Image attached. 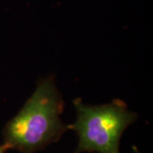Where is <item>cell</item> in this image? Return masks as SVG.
<instances>
[{
  "mask_svg": "<svg viewBox=\"0 0 153 153\" xmlns=\"http://www.w3.org/2000/svg\"><path fill=\"white\" fill-rule=\"evenodd\" d=\"M62 96L53 76L38 82L33 95L3 130L4 144L22 153H36L59 141L68 130L60 118Z\"/></svg>",
  "mask_w": 153,
  "mask_h": 153,
  "instance_id": "6da1fadb",
  "label": "cell"
},
{
  "mask_svg": "<svg viewBox=\"0 0 153 153\" xmlns=\"http://www.w3.org/2000/svg\"><path fill=\"white\" fill-rule=\"evenodd\" d=\"M76 118L68 125L78 135V144L73 153H120L119 144L123 132L136 120V113L128 110L122 100L107 104L88 105L81 99L73 100Z\"/></svg>",
  "mask_w": 153,
  "mask_h": 153,
  "instance_id": "7a4b0ae2",
  "label": "cell"
},
{
  "mask_svg": "<svg viewBox=\"0 0 153 153\" xmlns=\"http://www.w3.org/2000/svg\"><path fill=\"white\" fill-rule=\"evenodd\" d=\"M8 150H9V146L5 144H3L0 146V153H5L6 151Z\"/></svg>",
  "mask_w": 153,
  "mask_h": 153,
  "instance_id": "3957f363",
  "label": "cell"
},
{
  "mask_svg": "<svg viewBox=\"0 0 153 153\" xmlns=\"http://www.w3.org/2000/svg\"><path fill=\"white\" fill-rule=\"evenodd\" d=\"M136 151H137V150H136ZM137 153H139V152H138V151H137Z\"/></svg>",
  "mask_w": 153,
  "mask_h": 153,
  "instance_id": "277c9868",
  "label": "cell"
}]
</instances>
